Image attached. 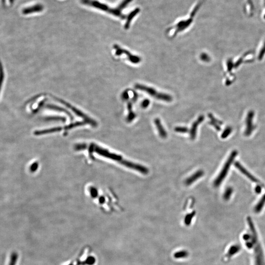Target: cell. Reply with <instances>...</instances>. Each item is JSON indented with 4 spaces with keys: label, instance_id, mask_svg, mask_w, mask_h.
Returning a JSON list of instances; mask_svg holds the SVG:
<instances>
[{
    "label": "cell",
    "instance_id": "18",
    "mask_svg": "<svg viewBox=\"0 0 265 265\" xmlns=\"http://www.w3.org/2000/svg\"><path fill=\"white\" fill-rule=\"evenodd\" d=\"M18 258V255L16 252H13L12 253V255L10 256V262L9 265H15L17 263V259Z\"/></svg>",
    "mask_w": 265,
    "mask_h": 265
},
{
    "label": "cell",
    "instance_id": "26",
    "mask_svg": "<svg viewBox=\"0 0 265 265\" xmlns=\"http://www.w3.org/2000/svg\"><path fill=\"white\" fill-rule=\"evenodd\" d=\"M265 53V45H264V47L262 48V50L260 52L259 56V59H262L263 58V56H264V54Z\"/></svg>",
    "mask_w": 265,
    "mask_h": 265
},
{
    "label": "cell",
    "instance_id": "15",
    "mask_svg": "<svg viewBox=\"0 0 265 265\" xmlns=\"http://www.w3.org/2000/svg\"><path fill=\"white\" fill-rule=\"evenodd\" d=\"M265 204V193L264 196L262 197V198L260 200L258 203L257 204V205L255 206L254 208V211L255 213H258L262 211L263 207Z\"/></svg>",
    "mask_w": 265,
    "mask_h": 265
},
{
    "label": "cell",
    "instance_id": "1",
    "mask_svg": "<svg viewBox=\"0 0 265 265\" xmlns=\"http://www.w3.org/2000/svg\"><path fill=\"white\" fill-rule=\"evenodd\" d=\"M249 230L242 236L246 247L252 250L255 265H265V256L255 227L250 217L247 218Z\"/></svg>",
    "mask_w": 265,
    "mask_h": 265
},
{
    "label": "cell",
    "instance_id": "20",
    "mask_svg": "<svg viewBox=\"0 0 265 265\" xmlns=\"http://www.w3.org/2000/svg\"><path fill=\"white\" fill-rule=\"evenodd\" d=\"M232 192H233V190H232V188H230H230H227V190H225V192H224V196H223L224 199L226 200H228L230 199V197L232 195Z\"/></svg>",
    "mask_w": 265,
    "mask_h": 265
},
{
    "label": "cell",
    "instance_id": "28",
    "mask_svg": "<svg viewBox=\"0 0 265 265\" xmlns=\"http://www.w3.org/2000/svg\"><path fill=\"white\" fill-rule=\"evenodd\" d=\"M122 97H123V99H124V100H127V99H128V92L127 91H125V92H123V94H122Z\"/></svg>",
    "mask_w": 265,
    "mask_h": 265
},
{
    "label": "cell",
    "instance_id": "3",
    "mask_svg": "<svg viewBox=\"0 0 265 265\" xmlns=\"http://www.w3.org/2000/svg\"><path fill=\"white\" fill-rule=\"evenodd\" d=\"M237 154H238V152L236 150H234L231 153L230 156H229L227 160V162L225 163V165L223 166V169L221 171L218 176L217 178L215 181L214 182V186L215 187H217L219 186L222 183V181L224 180V179L225 178L229 170L230 169V166L233 162L234 160L235 159V157L237 156Z\"/></svg>",
    "mask_w": 265,
    "mask_h": 265
},
{
    "label": "cell",
    "instance_id": "13",
    "mask_svg": "<svg viewBox=\"0 0 265 265\" xmlns=\"http://www.w3.org/2000/svg\"><path fill=\"white\" fill-rule=\"evenodd\" d=\"M203 174L204 172L203 171H200L196 172L195 174L192 175L190 177H189V178H188V179L186 181V184L187 185H190L193 182H195V181H196V180H197L198 178H199L201 177L202 176H203Z\"/></svg>",
    "mask_w": 265,
    "mask_h": 265
},
{
    "label": "cell",
    "instance_id": "14",
    "mask_svg": "<svg viewBox=\"0 0 265 265\" xmlns=\"http://www.w3.org/2000/svg\"><path fill=\"white\" fill-rule=\"evenodd\" d=\"M140 12V9L137 8L136 9H134L133 11H132L129 14L127 18L126 22V24L125 25V28L126 29H128L129 28L130 24H131V22L132 21V20L133 19L134 17L136 16Z\"/></svg>",
    "mask_w": 265,
    "mask_h": 265
},
{
    "label": "cell",
    "instance_id": "16",
    "mask_svg": "<svg viewBox=\"0 0 265 265\" xmlns=\"http://www.w3.org/2000/svg\"><path fill=\"white\" fill-rule=\"evenodd\" d=\"M128 110L129 114L128 115L127 120L129 122H131L132 120H133L134 119L136 116L135 114L133 111L132 104L131 102H129L128 103Z\"/></svg>",
    "mask_w": 265,
    "mask_h": 265
},
{
    "label": "cell",
    "instance_id": "5",
    "mask_svg": "<svg viewBox=\"0 0 265 265\" xmlns=\"http://www.w3.org/2000/svg\"><path fill=\"white\" fill-rule=\"evenodd\" d=\"M235 166L236 167H237V169L241 172L242 173H243L245 176L248 178L249 179H250L251 181L253 182H255L256 183L258 184L259 185L262 186V187H264V185L261 183L260 181H259L257 178L253 176L251 173H249L248 171H247L245 167H243V166L241 165L239 162H235Z\"/></svg>",
    "mask_w": 265,
    "mask_h": 265
},
{
    "label": "cell",
    "instance_id": "23",
    "mask_svg": "<svg viewBox=\"0 0 265 265\" xmlns=\"http://www.w3.org/2000/svg\"><path fill=\"white\" fill-rule=\"evenodd\" d=\"M200 59L205 62H209L210 60V58L207 54L202 53L200 55Z\"/></svg>",
    "mask_w": 265,
    "mask_h": 265
},
{
    "label": "cell",
    "instance_id": "9",
    "mask_svg": "<svg viewBox=\"0 0 265 265\" xmlns=\"http://www.w3.org/2000/svg\"><path fill=\"white\" fill-rule=\"evenodd\" d=\"M43 9V7L42 5L38 4L34 5L32 7H28L27 8L23 9L22 13L24 14H29L33 13H39L41 12Z\"/></svg>",
    "mask_w": 265,
    "mask_h": 265
},
{
    "label": "cell",
    "instance_id": "10",
    "mask_svg": "<svg viewBox=\"0 0 265 265\" xmlns=\"http://www.w3.org/2000/svg\"><path fill=\"white\" fill-rule=\"evenodd\" d=\"M240 249L241 247L239 245H235L231 246L230 248H229L227 254H225L224 256V259L225 260H228L232 256L239 252Z\"/></svg>",
    "mask_w": 265,
    "mask_h": 265
},
{
    "label": "cell",
    "instance_id": "25",
    "mask_svg": "<svg viewBox=\"0 0 265 265\" xmlns=\"http://www.w3.org/2000/svg\"><path fill=\"white\" fill-rule=\"evenodd\" d=\"M175 131L177 132H179V133H187L188 131V129L186 127H178L175 129Z\"/></svg>",
    "mask_w": 265,
    "mask_h": 265
},
{
    "label": "cell",
    "instance_id": "17",
    "mask_svg": "<svg viewBox=\"0 0 265 265\" xmlns=\"http://www.w3.org/2000/svg\"><path fill=\"white\" fill-rule=\"evenodd\" d=\"M4 78H5V74H4L3 66L0 60V93L1 91L2 87L3 84V81H4Z\"/></svg>",
    "mask_w": 265,
    "mask_h": 265
},
{
    "label": "cell",
    "instance_id": "11",
    "mask_svg": "<svg viewBox=\"0 0 265 265\" xmlns=\"http://www.w3.org/2000/svg\"><path fill=\"white\" fill-rule=\"evenodd\" d=\"M204 120V117L203 115H200L197 120L192 124L190 132L191 137V139H194L196 138L197 127Z\"/></svg>",
    "mask_w": 265,
    "mask_h": 265
},
{
    "label": "cell",
    "instance_id": "12",
    "mask_svg": "<svg viewBox=\"0 0 265 265\" xmlns=\"http://www.w3.org/2000/svg\"><path fill=\"white\" fill-rule=\"evenodd\" d=\"M154 122H155V125L157 127V129L158 130L159 133L161 137L163 138H166L167 134H166V131L165 130V129L164 128V127L163 126L162 123L161 122L160 119H155Z\"/></svg>",
    "mask_w": 265,
    "mask_h": 265
},
{
    "label": "cell",
    "instance_id": "27",
    "mask_svg": "<svg viewBox=\"0 0 265 265\" xmlns=\"http://www.w3.org/2000/svg\"><path fill=\"white\" fill-rule=\"evenodd\" d=\"M262 186L260 185H257L256 186V188H255V192L257 193H261V191H262Z\"/></svg>",
    "mask_w": 265,
    "mask_h": 265
},
{
    "label": "cell",
    "instance_id": "4",
    "mask_svg": "<svg viewBox=\"0 0 265 265\" xmlns=\"http://www.w3.org/2000/svg\"><path fill=\"white\" fill-rule=\"evenodd\" d=\"M115 48L116 49V55L120 56V55H121L122 54H124L127 56L129 60H130L131 63H133V64H137L140 63V61H141V59H140V57L135 56V55H132L130 52H129L126 50L120 48L118 46H115Z\"/></svg>",
    "mask_w": 265,
    "mask_h": 265
},
{
    "label": "cell",
    "instance_id": "22",
    "mask_svg": "<svg viewBox=\"0 0 265 265\" xmlns=\"http://www.w3.org/2000/svg\"><path fill=\"white\" fill-rule=\"evenodd\" d=\"M231 132H232V129H231V128H227L224 130V132H223V133L222 134V139H225V138H227L231 134Z\"/></svg>",
    "mask_w": 265,
    "mask_h": 265
},
{
    "label": "cell",
    "instance_id": "24",
    "mask_svg": "<svg viewBox=\"0 0 265 265\" xmlns=\"http://www.w3.org/2000/svg\"><path fill=\"white\" fill-rule=\"evenodd\" d=\"M150 102L149 99H145L142 101L141 106L143 109H146L150 105Z\"/></svg>",
    "mask_w": 265,
    "mask_h": 265
},
{
    "label": "cell",
    "instance_id": "6",
    "mask_svg": "<svg viewBox=\"0 0 265 265\" xmlns=\"http://www.w3.org/2000/svg\"><path fill=\"white\" fill-rule=\"evenodd\" d=\"M192 22V18H191V17L188 19L181 21L180 22H178L174 27V28H176V30L174 32L173 37H175L178 33L184 31L185 29L188 28Z\"/></svg>",
    "mask_w": 265,
    "mask_h": 265
},
{
    "label": "cell",
    "instance_id": "8",
    "mask_svg": "<svg viewBox=\"0 0 265 265\" xmlns=\"http://www.w3.org/2000/svg\"><path fill=\"white\" fill-rule=\"evenodd\" d=\"M121 163H123L124 165L126 166L129 167H131V169L137 170V171H139L141 173H144V174H147L148 172V169H147L146 167L141 166L127 162V161H121Z\"/></svg>",
    "mask_w": 265,
    "mask_h": 265
},
{
    "label": "cell",
    "instance_id": "19",
    "mask_svg": "<svg viewBox=\"0 0 265 265\" xmlns=\"http://www.w3.org/2000/svg\"><path fill=\"white\" fill-rule=\"evenodd\" d=\"M188 255V253L185 250H182V251H179L175 253L174 254V257L176 258H184V257H187Z\"/></svg>",
    "mask_w": 265,
    "mask_h": 265
},
{
    "label": "cell",
    "instance_id": "2",
    "mask_svg": "<svg viewBox=\"0 0 265 265\" xmlns=\"http://www.w3.org/2000/svg\"><path fill=\"white\" fill-rule=\"evenodd\" d=\"M135 87L137 89L145 91L153 97H154L159 100H162L167 102H170L172 100V97L170 95L160 93L153 88L147 87L146 85H142L141 84H136L135 85Z\"/></svg>",
    "mask_w": 265,
    "mask_h": 265
},
{
    "label": "cell",
    "instance_id": "7",
    "mask_svg": "<svg viewBox=\"0 0 265 265\" xmlns=\"http://www.w3.org/2000/svg\"><path fill=\"white\" fill-rule=\"evenodd\" d=\"M254 114L253 112H250L248 114L247 116L246 120V130L245 131V135L246 136H249L252 133V132L254 129V126L253 124V117Z\"/></svg>",
    "mask_w": 265,
    "mask_h": 265
},
{
    "label": "cell",
    "instance_id": "21",
    "mask_svg": "<svg viewBox=\"0 0 265 265\" xmlns=\"http://www.w3.org/2000/svg\"><path fill=\"white\" fill-rule=\"evenodd\" d=\"M195 215V212H192L191 214H190L186 216L185 218V223L186 225H189L191 222L192 217Z\"/></svg>",
    "mask_w": 265,
    "mask_h": 265
}]
</instances>
